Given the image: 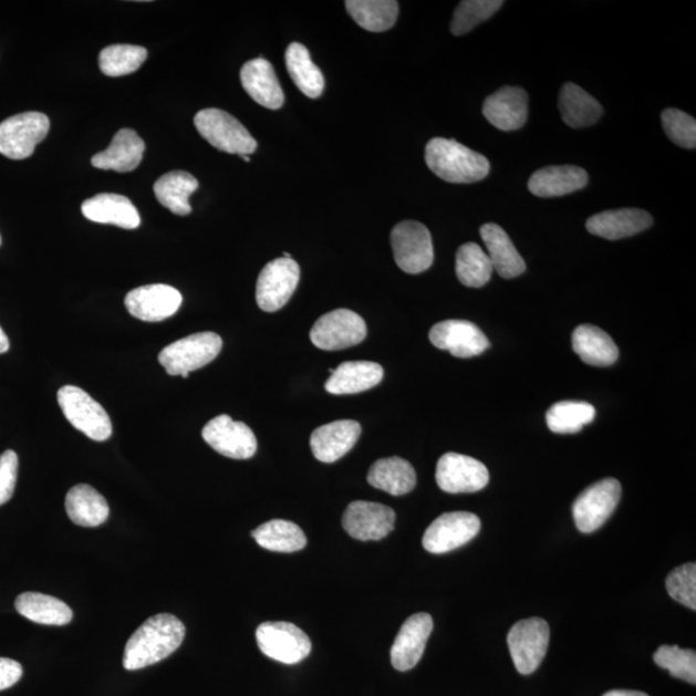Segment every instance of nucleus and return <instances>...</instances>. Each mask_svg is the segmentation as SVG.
<instances>
[{"label":"nucleus","mask_w":696,"mask_h":696,"mask_svg":"<svg viewBox=\"0 0 696 696\" xmlns=\"http://www.w3.org/2000/svg\"><path fill=\"white\" fill-rule=\"evenodd\" d=\"M65 508L70 520L84 528L103 526L111 515L105 497L87 484L75 485L69 490Z\"/></svg>","instance_id":"nucleus-29"},{"label":"nucleus","mask_w":696,"mask_h":696,"mask_svg":"<svg viewBox=\"0 0 696 696\" xmlns=\"http://www.w3.org/2000/svg\"><path fill=\"white\" fill-rule=\"evenodd\" d=\"M22 666L19 662L0 658V692L10 689L20 682L22 677Z\"/></svg>","instance_id":"nucleus-46"},{"label":"nucleus","mask_w":696,"mask_h":696,"mask_svg":"<svg viewBox=\"0 0 696 696\" xmlns=\"http://www.w3.org/2000/svg\"><path fill=\"white\" fill-rule=\"evenodd\" d=\"M345 6L357 25L373 33L393 28L398 15L395 0H347Z\"/></svg>","instance_id":"nucleus-37"},{"label":"nucleus","mask_w":696,"mask_h":696,"mask_svg":"<svg viewBox=\"0 0 696 696\" xmlns=\"http://www.w3.org/2000/svg\"><path fill=\"white\" fill-rule=\"evenodd\" d=\"M8 350H10V341H8L2 328H0V355L6 354Z\"/></svg>","instance_id":"nucleus-48"},{"label":"nucleus","mask_w":696,"mask_h":696,"mask_svg":"<svg viewBox=\"0 0 696 696\" xmlns=\"http://www.w3.org/2000/svg\"><path fill=\"white\" fill-rule=\"evenodd\" d=\"M15 610L27 620L44 625H66L73 621V610L56 598L39 592L21 593Z\"/></svg>","instance_id":"nucleus-32"},{"label":"nucleus","mask_w":696,"mask_h":696,"mask_svg":"<svg viewBox=\"0 0 696 696\" xmlns=\"http://www.w3.org/2000/svg\"><path fill=\"white\" fill-rule=\"evenodd\" d=\"M256 542L264 550L292 553L301 551L308 544L303 530L294 522L271 520L252 531Z\"/></svg>","instance_id":"nucleus-36"},{"label":"nucleus","mask_w":696,"mask_h":696,"mask_svg":"<svg viewBox=\"0 0 696 696\" xmlns=\"http://www.w3.org/2000/svg\"><path fill=\"white\" fill-rule=\"evenodd\" d=\"M222 346L220 335L202 332L170 343L162 350L158 359L169 375L187 378L191 372L212 363L220 355Z\"/></svg>","instance_id":"nucleus-3"},{"label":"nucleus","mask_w":696,"mask_h":696,"mask_svg":"<svg viewBox=\"0 0 696 696\" xmlns=\"http://www.w3.org/2000/svg\"><path fill=\"white\" fill-rule=\"evenodd\" d=\"M0 245H2V239H0Z\"/></svg>","instance_id":"nucleus-50"},{"label":"nucleus","mask_w":696,"mask_h":696,"mask_svg":"<svg viewBox=\"0 0 696 696\" xmlns=\"http://www.w3.org/2000/svg\"><path fill=\"white\" fill-rule=\"evenodd\" d=\"M429 341L435 347L449 351L459 359L481 355L490 346L480 328L467 320H445L437 323L429 331Z\"/></svg>","instance_id":"nucleus-18"},{"label":"nucleus","mask_w":696,"mask_h":696,"mask_svg":"<svg viewBox=\"0 0 696 696\" xmlns=\"http://www.w3.org/2000/svg\"><path fill=\"white\" fill-rule=\"evenodd\" d=\"M145 153L144 139L136 131L123 128L116 133L111 146L105 152L93 156L92 166L103 170H115L128 174L143 162Z\"/></svg>","instance_id":"nucleus-24"},{"label":"nucleus","mask_w":696,"mask_h":696,"mask_svg":"<svg viewBox=\"0 0 696 696\" xmlns=\"http://www.w3.org/2000/svg\"><path fill=\"white\" fill-rule=\"evenodd\" d=\"M589 175L574 166L546 167L536 172L529 179V190L539 198H557L584 189Z\"/></svg>","instance_id":"nucleus-26"},{"label":"nucleus","mask_w":696,"mask_h":696,"mask_svg":"<svg viewBox=\"0 0 696 696\" xmlns=\"http://www.w3.org/2000/svg\"><path fill=\"white\" fill-rule=\"evenodd\" d=\"M669 596L679 604L696 610V565L694 562L678 567L667 578Z\"/></svg>","instance_id":"nucleus-44"},{"label":"nucleus","mask_w":696,"mask_h":696,"mask_svg":"<svg viewBox=\"0 0 696 696\" xmlns=\"http://www.w3.org/2000/svg\"><path fill=\"white\" fill-rule=\"evenodd\" d=\"M242 89L257 104L270 111H278L284 104V92L278 81L276 70L268 60L258 58L241 67Z\"/></svg>","instance_id":"nucleus-23"},{"label":"nucleus","mask_w":696,"mask_h":696,"mask_svg":"<svg viewBox=\"0 0 696 696\" xmlns=\"http://www.w3.org/2000/svg\"><path fill=\"white\" fill-rule=\"evenodd\" d=\"M383 367L372 362H347L335 367L325 389L332 395H352L371 389L383 380Z\"/></svg>","instance_id":"nucleus-28"},{"label":"nucleus","mask_w":696,"mask_h":696,"mask_svg":"<svg viewBox=\"0 0 696 696\" xmlns=\"http://www.w3.org/2000/svg\"><path fill=\"white\" fill-rule=\"evenodd\" d=\"M507 643L516 669L521 675L533 674L541 666L549 648V623L542 617L520 621L508 633Z\"/></svg>","instance_id":"nucleus-8"},{"label":"nucleus","mask_w":696,"mask_h":696,"mask_svg":"<svg viewBox=\"0 0 696 696\" xmlns=\"http://www.w3.org/2000/svg\"><path fill=\"white\" fill-rule=\"evenodd\" d=\"M662 122L672 143L684 148H695L696 122L693 116L677 108H667L662 114Z\"/></svg>","instance_id":"nucleus-43"},{"label":"nucleus","mask_w":696,"mask_h":696,"mask_svg":"<svg viewBox=\"0 0 696 696\" xmlns=\"http://www.w3.org/2000/svg\"><path fill=\"white\" fill-rule=\"evenodd\" d=\"M654 661L661 668L667 669L676 678L692 685L696 684V653L678 646H661L654 654Z\"/></svg>","instance_id":"nucleus-42"},{"label":"nucleus","mask_w":696,"mask_h":696,"mask_svg":"<svg viewBox=\"0 0 696 696\" xmlns=\"http://www.w3.org/2000/svg\"><path fill=\"white\" fill-rule=\"evenodd\" d=\"M241 158H242V159H245V162H247V163H249V162H250V159H249V156H248V155H242V156H241Z\"/></svg>","instance_id":"nucleus-49"},{"label":"nucleus","mask_w":696,"mask_h":696,"mask_svg":"<svg viewBox=\"0 0 696 696\" xmlns=\"http://www.w3.org/2000/svg\"><path fill=\"white\" fill-rule=\"evenodd\" d=\"M482 114L499 131H518L528 121V95L519 87H503L485 100Z\"/></svg>","instance_id":"nucleus-21"},{"label":"nucleus","mask_w":696,"mask_h":696,"mask_svg":"<svg viewBox=\"0 0 696 696\" xmlns=\"http://www.w3.org/2000/svg\"><path fill=\"white\" fill-rule=\"evenodd\" d=\"M133 318L158 323L174 316L183 304V294L167 284H152L133 289L124 300Z\"/></svg>","instance_id":"nucleus-17"},{"label":"nucleus","mask_w":696,"mask_h":696,"mask_svg":"<svg viewBox=\"0 0 696 696\" xmlns=\"http://www.w3.org/2000/svg\"><path fill=\"white\" fill-rule=\"evenodd\" d=\"M301 270L293 258H277L258 277L256 300L266 312L283 309L299 287Z\"/></svg>","instance_id":"nucleus-9"},{"label":"nucleus","mask_w":696,"mask_h":696,"mask_svg":"<svg viewBox=\"0 0 696 696\" xmlns=\"http://www.w3.org/2000/svg\"><path fill=\"white\" fill-rule=\"evenodd\" d=\"M366 324L362 316L347 309H339L323 315L312 326L311 342L320 350L339 351L354 347L366 337Z\"/></svg>","instance_id":"nucleus-11"},{"label":"nucleus","mask_w":696,"mask_h":696,"mask_svg":"<svg viewBox=\"0 0 696 696\" xmlns=\"http://www.w3.org/2000/svg\"><path fill=\"white\" fill-rule=\"evenodd\" d=\"M82 214L92 222L114 225L127 230H135L141 224L137 208L128 198L117 194H98L85 200Z\"/></svg>","instance_id":"nucleus-25"},{"label":"nucleus","mask_w":696,"mask_h":696,"mask_svg":"<svg viewBox=\"0 0 696 696\" xmlns=\"http://www.w3.org/2000/svg\"><path fill=\"white\" fill-rule=\"evenodd\" d=\"M58 402L62 413L77 432L93 442H106L113 435L112 419L95 398L76 386L59 389Z\"/></svg>","instance_id":"nucleus-4"},{"label":"nucleus","mask_w":696,"mask_h":696,"mask_svg":"<svg viewBox=\"0 0 696 696\" xmlns=\"http://www.w3.org/2000/svg\"><path fill=\"white\" fill-rule=\"evenodd\" d=\"M146 59L147 51L144 46L114 44L101 51L98 64L105 75L117 77L137 72Z\"/></svg>","instance_id":"nucleus-40"},{"label":"nucleus","mask_w":696,"mask_h":696,"mask_svg":"<svg viewBox=\"0 0 696 696\" xmlns=\"http://www.w3.org/2000/svg\"><path fill=\"white\" fill-rule=\"evenodd\" d=\"M559 107L562 121L575 129L596 124L602 115L599 101L574 83H567L561 89Z\"/></svg>","instance_id":"nucleus-33"},{"label":"nucleus","mask_w":696,"mask_h":696,"mask_svg":"<svg viewBox=\"0 0 696 696\" xmlns=\"http://www.w3.org/2000/svg\"><path fill=\"white\" fill-rule=\"evenodd\" d=\"M481 521L471 512H448L437 518L426 530L422 543L435 554L459 549L479 534Z\"/></svg>","instance_id":"nucleus-13"},{"label":"nucleus","mask_w":696,"mask_h":696,"mask_svg":"<svg viewBox=\"0 0 696 696\" xmlns=\"http://www.w3.org/2000/svg\"><path fill=\"white\" fill-rule=\"evenodd\" d=\"M198 179L185 170H174L162 176L154 185L156 199L177 216L191 214L189 198L198 190Z\"/></svg>","instance_id":"nucleus-34"},{"label":"nucleus","mask_w":696,"mask_h":696,"mask_svg":"<svg viewBox=\"0 0 696 696\" xmlns=\"http://www.w3.org/2000/svg\"><path fill=\"white\" fill-rule=\"evenodd\" d=\"M194 124L217 150L240 156L256 152L257 141L245 125L220 108H205L195 115Z\"/></svg>","instance_id":"nucleus-5"},{"label":"nucleus","mask_w":696,"mask_h":696,"mask_svg":"<svg viewBox=\"0 0 696 696\" xmlns=\"http://www.w3.org/2000/svg\"><path fill=\"white\" fill-rule=\"evenodd\" d=\"M396 515L385 505L356 500L343 513L342 526L346 533L359 541H380L395 528Z\"/></svg>","instance_id":"nucleus-16"},{"label":"nucleus","mask_w":696,"mask_h":696,"mask_svg":"<svg viewBox=\"0 0 696 696\" xmlns=\"http://www.w3.org/2000/svg\"><path fill=\"white\" fill-rule=\"evenodd\" d=\"M201 436L210 448L228 458L249 459L257 451V439L252 429L226 414L210 419L202 428Z\"/></svg>","instance_id":"nucleus-14"},{"label":"nucleus","mask_w":696,"mask_h":696,"mask_svg":"<svg viewBox=\"0 0 696 696\" xmlns=\"http://www.w3.org/2000/svg\"><path fill=\"white\" fill-rule=\"evenodd\" d=\"M436 482L450 495L480 491L489 482V471L480 460L458 453H447L437 463Z\"/></svg>","instance_id":"nucleus-15"},{"label":"nucleus","mask_w":696,"mask_h":696,"mask_svg":"<svg viewBox=\"0 0 696 696\" xmlns=\"http://www.w3.org/2000/svg\"><path fill=\"white\" fill-rule=\"evenodd\" d=\"M426 163L434 174L450 184H474L487 177L490 163L456 139L436 137L426 146Z\"/></svg>","instance_id":"nucleus-2"},{"label":"nucleus","mask_w":696,"mask_h":696,"mask_svg":"<svg viewBox=\"0 0 696 696\" xmlns=\"http://www.w3.org/2000/svg\"><path fill=\"white\" fill-rule=\"evenodd\" d=\"M433 630V617L426 613L414 614L405 621L391 647V663L395 669L406 672L417 666Z\"/></svg>","instance_id":"nucleus-19"},{"label":"nucleus","mask_w":696,"mask_h":696,"mask_svg":"<svg viewBox=\"0 0 696 696\" xmlns=\"http://www.w3.org/2000/svg\"><path fill=\"white\" fill-rule=\"evenodd\" d=\"M481 239L488 249L489 260L500 277L518 278L526 271L527 264L515 248L507 232L496 224L484 225L480 229Z\"/></svg>","instance_id":"nucleus-27"},{"label":"nucleus","mask_w":696,"mask_h":696,"mask_svg":"<svg viewBox=\"0 0 696 696\" xmlns=\"http://www.w3.org/2000/svg\"><path fill=\"white\" fill-rule=\"evenodd\" d=\"M653 225V217L646 210L623 208L606 210L589 218L586 230L607 240H620L643 232Z\"/></svg>","instance_id":"nucleus-22"},{"label":"nucleus","mask_w":696,"mask_h":696,"mask_svg":"<svg viewBox=\"0 0 696 696\" xmlns=\"http://www.w3.org/2000/svg\"><path fill=\"white\" fill-rule=\"evenodd\" d=\"M256 638L260 651L269 658L297 664L311 653V641L307 633L289 622H266L257 629Z\"/></svg>","instance_id":"nucleus-10"},{"label":"nucleus","mask_w":696,"mask_h":696,"mask_svg":"<svg viewBox=\"0 0 696 696\" xmlns=\"http://www.w3.org/2000/svg\"><path fill=\"white\" fill-rule=\"evenodd\" d=\"M596 416L593 405L584 402H560L547 412V425L554 434H576Z\"/></svg>","instance_id":"nucleus-39"},{"label":"nucleus","mask_w":696,"mask_h":696,"mask_svg":"<svg viewBox=\"0 0 696 696\" xmlns=\"http://www.w3.org/2000/svg\"><path fill=\"white\" fill-rule=\"evenodd\" d=\"M49 132V116L42 113L29 112L8 117L0 123V154L12 160L28 159Z\"/></svg>","instance_id":"nucleus-6"},{"label":"nucleus","mask_w":696,"mask_h":696,"mask_svg":"<svg viewBox=\"0 0 696 696\" xmlns=\"http://www.w3.org/2000/svg\"><path fill=\"white\" fill-rule=\"evenodd\" d=\"M19 457L13 450H6L0 456V506L13 497L18 482Z\"/></svg>","instance_id":"nucleus-45"},{"label":"nucleus","mask_w":696,"mask_h":696,"mask_svg":"<svg viewBox=\"0 0 696 696\" xmlns=\"http://www.w3.org/2000/svg\"><path fill=\"white\" fill-rule=\"evenodd\" d=\"M604 696H648L643 692H633V690H613L606 693Z\"/></svg>","instance_id":"nucleus-47"},{"label":"nucleus","mask_w":696,"mask_h":696,"mask_svg":"<svg viewBox=\"0 0 696 696\" xmlns=\"http://www.w3.org/2000/svg\"><path fill=\"white\" fill-rule=\"evenodd\" d=\"M285 64L289 75L303 95L310 98L322 96L324 91V75L312 62L307 46L292 43L285 52Z\"/></svg>","instance_id":"nucleus-35"},{"label":"nucleus","mask_w":696,"mask_h":696,"mask_svg":"<svg viewBox=\"0 0 696 696\" xmlns=\"http://www.w3.org/2000/svg\"><path fill=\"white\" fill-rule=\"evenodd\" d=\"M362 426L356 420H335L315 429L311 435L312 455L323 464L337 463L355 447Z\"/></svg>","instance_id":"nucleus-20"},{"label":"nucleus","mask_w":696,"mask_h":696,"mask_svg":"<svg viewBox=\"0 0 696 696\" xmlns=\"http://www.w3.org/2000/svg\"><path fill=\"white\" fill-rule=\"evenodd\" d=\"M185 635V624L175 615L158 614L148 617L125 645L124 668L143 669L168 658L181 646Z\"/></svg>","instance_id":"nucleus-1"},{"label":"nucleus","mask_w":696,"mask_h":696,"mask_svg":"<svg viewBox=\"0 0 696 696\" xmlns=\"http://www.w3.org/2000/svg\"><path fill=\"white\" fill-rule=\"evenodd\" d=\"M502 6V0H465V2H460L450 23L451 33L457 37L469 33L481 22L489 20Z\"/></svg>","instance_id":"nucleus-41"},{"label":"nucleus","mask_w":696,"mask_h":696,"mask_svg":"<svg viewBox=\"0 0 696 696\" xmlns=\"http://www.w3.org/2000/svg\"><path fill=\"white\" fill-rule=\"evenodd\" d=\"M621 496V482L615 479L601 480L585 489L573 506L578 530L590 534L604 526L620 505Z\"/></svg>","instance_id":"nucleus-12"},{"label":"nucleus","mask_w":696,"mask_h":696,"mask_svg":"<svg viewBox=\"0 0 696 696\" xmlns=\"http://www.w3.org/2000/svg\"><path fill=\"white\" fill-rule=\"evenodd\" d=\"M495 271L489 256L476 242H466L458 249L456 272L458 280L468 288H481L488 284Z\"/></svg>","instance_id":"nucleus-38"},{"label":"nucleus","mask_w":696,"mask_h":696,"mask_svg":"<svg viewBox=\"0 0 696 696\" xmlns=\"http://www.w3.org/2000/svg\"><path fill=\"white\" fill-rule=\"evenodd\" d=\"M573 349L585 364L592 366L613 365L620 356L613 339L599 326L590 324L576 328L573 333Z\"/></svg>","instance_id":"nucleus-31"},{"label":"nucleus","mask_w":696,"mask_h":696,"mask_svg":"<svg viewBox=\"0 0 696 696\" xmlns=\"http://www.w3.org/2000/svg\"><path fill=\"white\" fill-rule=\"evenodd\" d=\"M396 264L406 273L425 272L434 263V245L432 233L424 224L403 221L391 232Z\"/></svg>","instance_id":"nucleus-7"},{"label":"nucleus","mask_w":696,"mask_h":696,"mask_svg":"<svg viewBox=\"0 0 696 696\" xmlns=\"http://www.w3.org/2000/svg\"><path fill=\"white\" fill-rule=\"evenodd\" d=\"M366 480L373 488L386 491L391 496H404L416 488L417 475L408 460L391 457L374 463Z\"/></svg>","instance_id":"nucleus-30"}]
</instances>
